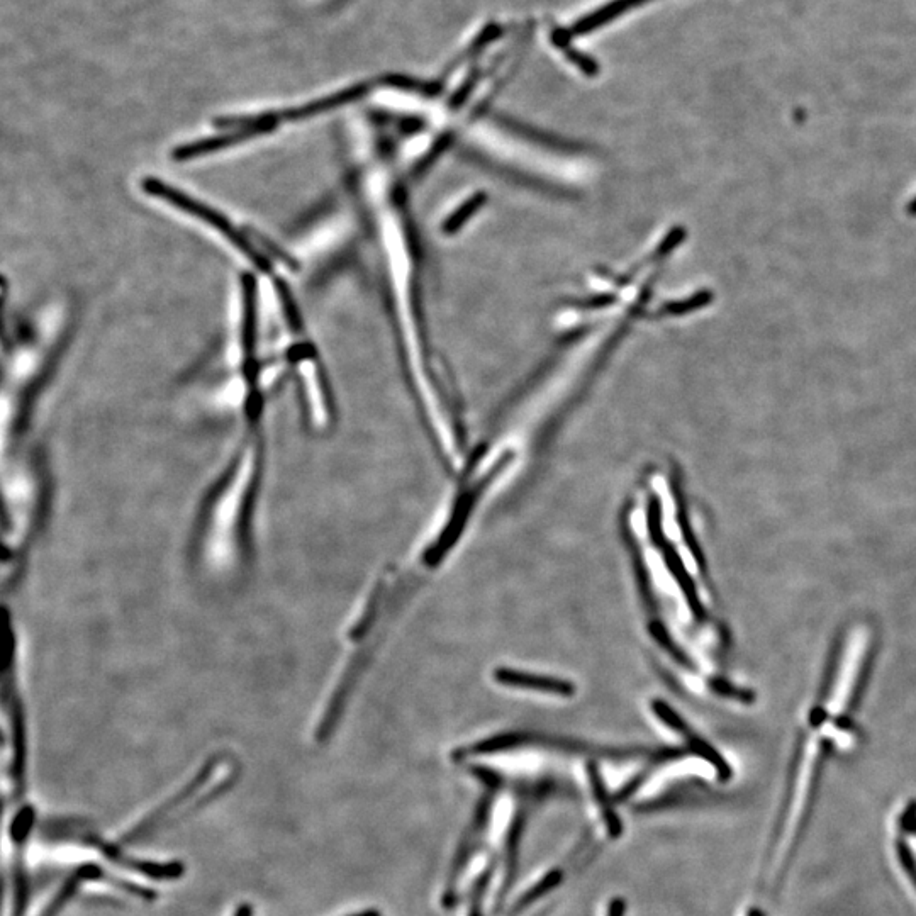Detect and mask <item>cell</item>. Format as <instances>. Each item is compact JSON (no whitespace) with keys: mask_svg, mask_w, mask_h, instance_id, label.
<instances>
[{"mask_svg":"<svg viewBox=\"0 0 916 916\" xmlns=\"http://www.w3.org/2000/svg\"><path fill=\"white\" fill-rule=\"evenodd\" d=\"M102 850H104V854L109 859H112L119 866L128 867L131 871L140 872L143 876L151 877L155 881H174V879H180V877L184 876L185 867L182 862L160 864V862L138 861V859L126 857L118 850H114V847L109 849V847L102 845Z\"/></svg>","mask_w":916,"mask_h":916,"instance_id":"obj_1","label":"cell"},{"mask_svg":"<svg viewBox=\"0 0 916 916\" xmlns=\"http://www.w3.org/2000/svg\"><path fill=\"white\" fill-rule=\"evenodd\" d=\"M496 677L498 681L509 684V686L530 687V689L547 691V693L570 694L574 691L569 682L552 679V677L526 676V674L511 671H498Z\"/></svg>","mask_w":916,"mask_h":916,"instance_id":"obj_2","label":"cell"},{"mask_svg":"<svg viewBox=\"0 0 916 916\" xmlns=\"http://www.w3.org/2000/svg\"><path fill=\"white\" fill-rule=\"evenodd\" d=\"M99 881V879H104V871L101 867L94 866V864H87V866L80 867L79 871L75 872L70 879H68L65 886L60 889V893L56 894L55 900L51 901L50 906L46 908L43 916H56L58 911L62 910L63 906L67 905L68 901L72 900L73 894L79 888L80 883L84 881Z\"/></svg>","mask_w":916,"mask_h":916,"instance_id":"obj_3","label":"cell"},{"mask_svg":"<svg viewBox=\"0 0 916 916\" xmlns=\"http://www.w3.org/2000/svg\"><path fill=\"white\" fill-rule=\"evenodd\" d=\"M587 772H589V781H591V789H593L594 798L598 801L599 810H601V815H603V820L604 823H606L609 835L613 838H618L621 833H623V825H621L620 816L616 815L613 803H611V799H609L608 793H606L601 774H599L598 769H596L593 764L589 766Z\"/></svg>","mask_w":916,"mask_h":916,"instance_id":"obj_4","label":"cell"},{"mask_svg":"<svg viewBox=\"0 0 916 916\" xmlns=\"http://www.w3.org/2000/svg\"><path fill=\"white\" fill-rule=\"evenodd\" d=\"M211 772H213V766H211V764H207L206 769H202V771L199 772V776H197L196 779L192 781V784H189V786H187L184 791H180L179 796H175L174 799H170L167 805L162 806V810L157 811V813L151 816L150 820H146V822L143 823L140 828H136L135 832L131 833V837H128V840H135L136 835H143V833L148 832L151 827H155V825H157V823L162 820L163 816H167L170 811L175 810L177 806L182 805L185 799L190 798L192 793H196L197 789L201 788L202 784H204V782L209 779Z\"/></svg>","mask_w":916,"mask_h":916,"instance_id":"obj_5","label":"cell"},{"mask_svg":"<svg viewBox=\"0 0 916 916\" xmlns=\"http://www.w3.org/2000/svg\"><path fill=\"white\" fill-rule=\"evenodd\" d=\"M36 813L33 806H24L23 810L17 813L14 822L11 825V838L16 844H23L24 840L29 837L33 830Z\"/></svg>","mask_w":916,"mask_h":916,"instance_id":"obj_6","label":"cell"},{"mask_svg":"<svg viewBox=\"0 0 916 916\" xmlns=\"http://www.w3.org/2000/svg\"><path fill=\"white\" fill-rule=\"evenodd\" d=\"M896 852H898V857H900L901 866L905 869L906 874L910 877L911 883L915 884L916 888V861L913 854H911L910 847L900 840L896 844Z\"/></svg>","mask_w":916,"mask_h":916,"instance_id":"obj_7","label":"cell"},{"mask_svg":"<svg viewBox=\"0 0 916 916\" xmlns=\"http://www.w3.org/2000/svg\"><path fill=\"white\" fill-rule=\"evenodd\" d=\"M489 879H491V872H484L481 879L475 884V896L472 900V908H470V916H482L481 905L482 898H484V893H486L487 884H489Z\"/></svg>","mask_w":916,"mask_h":916,"instance_id":"obj_8","label":"cell"},{"mask_svg":"<svg viewBox=\"0 0 916 916\" xmlns=\"http://www.w3.org/2000/svg\"><path fill=\"white\" fill-rule=\"evenodd\" d=\"M28 903V883L23 871L17 872L16 877V916H23Z\"/></svg>","mask_w":916,"mask_h":916,"instance_id":"obj_9","label":"cell"},{"mask_svg":"<svg viewBox=\"0 0 916 916\" xmlns=\"http://www.w3.org/2000/svg\"><path fill=\"white\" fill-rule=\"evenodd\" d=\"M901 828L905 832H915L916 830V803H911L906 810L905 815L901 818Z\"/></svg>","mask_w":916,"mask_h":916,"instance_id":"obj_10","label":"cell"},{"mask_svg":"<svg viewBox=\"0 0 916 916\" xmlns=\"http://www.w3.org/2000/svg\"><path fill=\"white\" fill-rule=\"evenodd\" d=\"M626 901L623 898H615L608 906V916H625Z\"/></svg>","mask_w":916,"mask_h":916,"instance_id":"obj_11","label":"cell"},{"mask_svg":"<svg viewBox=\"0 0 916 916\" xmlns=\"http://www.w3.org/2000/svg\"><path fill=\"white\" fill-rule=\"evenodd\" d=\"M235 916H253V908L250 905H241L236 910Z\"/></svg>","mask_w":916,"mask_h":916,"instance_id":"obj_12","label":"cell"},{"mask_svg":"<svg viewBox=\"0 0 916 916\" xmlns=\"http://www.w3.org/2000/svg\"><path fill=\"white\" fill-rule=\"evenodd\" d=\"M350 916H382V915H380L379 911L377 910H365V911H360V913H355V915H350Z\"/></svg>","mask_w":916,"mask_h":916,"instance_id":"obj_13","label":"cell"},{"mask_svg":"<svg viewBox=\"0 0 916 916\" xmlns=\"http://www.w3.org/2000/svg\"><path fill=\"white\" fill-rule=\"evenodd\" d=\"M908 213H910L911 216H916V199L908 206Z\"/></svg>","mask_w":916,"mask_h":916,"instance_id":"obj_14","label":"cell"},{"mask_svg":"<svg viewBox=\"0 0 916 916\" xmlns=\"http://www.w3.org/2000/svg\"><path fill=\"white\" fill-rule=\"evenodd\" d=\"M750 916H762V913H759V911L754 910V911H750Z\"/></svg>","mask_w":916,"mask_h":916,"instance_id":"obj_15","label":"cell"}]
</instances>
